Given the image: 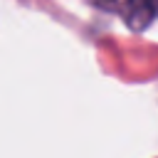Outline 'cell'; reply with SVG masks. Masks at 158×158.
I'll return each instance as SVG.
<instances>
[{"label":"cell","mask_w":158,"mask_h":158,"mask_svg":"<svg viewBox=\"0 0 158 158\" xmlns=\"http://www.w3.org/2000/svg\"><path fill=\"white\" fill-rule=\"evenodd\" d=\"M94 5L118 12L131 30H146L158 20V0H94Z\"/></svg>","instance_id":"1"}]
</instances>
